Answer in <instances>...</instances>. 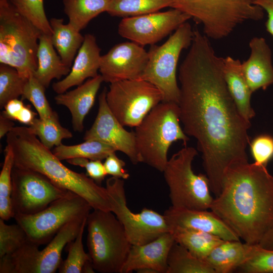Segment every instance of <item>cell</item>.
Wrapping results in <instances>:
<instances>
[{
    "mask_svg": "<svg viewBox=\"0 0 273 273\" xmlns=\"http://www.w3.org/2000/svg\"><path fill=\"white\" fill-rule=\"evenodd\" d=\"M223 58L209 38L196 28L192 43L179 68L178 107L183 130L194 138L211 192L221 190L227 171L248 162L250 121L239 111L223 73Z\"/></svg>",
    "mask_w": 273,
    "mask_h": 273,
    "instance_id": "6da1fadb",
    "label": "cell"
},
{
    "mask_svg": "<svg viewBox=\"0 0 273 273\" xmlns=\"http://www.w3.org/2000/svg\"><path fill=\"white\" fill-rule=\"evenodd\" d=\"M210 210L245 243L258 244L273 226V176L254 162L232 166Z\"/></svg>",
    "mask_w": 273,
    "mask_h": 273,
    "instance_id": "7a4b0ae2",
    "label": "cell"
},
{
    "mask_svg": "<svg viewBox=\"0 0 273 273\" xmlns=\"http://www.w3.org/2000/svg\"><path fill=\"white\" fill-rule=\"evenodd\" d=\"M7 145L13 151L14 166L34 170L59 187L85 199L93 209L111 211L106 188L87 174L73 171L64 165L26 126H16L6 135Z\"/></svg>",
    "mask_w": 273,
    "mask_h": 273,
    "instance_id": "3957f363",
    "label": "cell"
},
{
    "mask_svg": "<svg viewBox=\"0 0 273 273\" xmlns=\"http://www.w3.org/2000/svg\"><path fill=\"white\" fill-rule=\"evenodd\" d=\"M178 105L162 102L135 127L136 148L140 162L163 172L168 162L167 153L173 143L190 139L180 125Z\"/></svg>",
    "mask_w": 273,
    "mask_h": 273,
    "instance_id": "277c9868",
    "label": "cell"
},
{
    "mask_svg": "<svg viewBox=\"0 0 273 273\" xmlns=\"http://www.w3.org/2000/svg\"><path fill=\"white\" fill-rule=\"evenodd\" d=\"M43 33L22 14L12 0H0V62L26 78L37 68V53Z\"/></svg>",
    "mask_w": 273,
    "mask_h": 273,
    "instance_id": "5b68a950",
    "label": "cell"
},
{
    "mask_svg": "<svg viewBox=\"0 0 273 273\" xmlns=\"http://www.w3.org/2000/svg\"><path fill=\"white\" fill-rule=\"evenodd\" d=\"M255 0H174L172 8L190 15L203 27L209 38L219 40L230 35L248 21L264 17L263 9Z\"/></svg>",
    "mask_w": 273,
    "mask_h": 273,
    "instance_id": "8992f818",
    "label": "cell"
},
{
    "mask_svg": "<svg viewBox=\"0 0 273 273\" xmlns=\"http://www.w3.org/2000/svg\"><path fill=\"white\" fill-rule=\"evenodd\" d=\"M86 224V245L95 270L121 273L132 245L122 224L112 212L93 209Z\"/></svg>",
    "mask_w": 273,
    "mask_h": 273,
    "instance_id": "52a82bcc",
    "label": "cell"
},
{
    "mask_svg": "<svg viewBox=\"0 0 273 273\" xmlns=\"http://www.w3.org/2000/svg\"><path fill=\"white\" fill-rule=\"evenodd\" d=\"M197 150L186 146L168 159L163 171L171 206L176 209L210 210L214 198L206 174H196L192 162Z\"/></svg>",
    "mask_w": 273,
    "mask_h": 273,
    "instance_id": "ba28073f",
    "label": "cell"
},
{
    "mask_svg": "<svg viewBox=\"0 0 273 273\" xmlns=\"http://www.w3.org/2000/svg\"><path fill=\"white\" fill-rule=\"evenodd\" d=\"M194 29L186 22L162 45H152L149 60L140 79L148 81L162 93L163 102L178 104L180 89L176 79V68L181 51L190 47Z\"/></svg>",
    "mask_w": 273,
    "mask_h": 273,
    "instance_id": "9c48e42d",
    "label": "cell"
},
{
    "mask_svg": "<svg viewBox=\"0 0 273 273\" xmlns=\"http://www.w3.org/2000/svg\"><path fill=\"white\" fill-rule=\"evenodd\" d=\"M87 218L64 225L42 250L29 241L14 253L0 258V273H54L62 260L63 248L74 240Z\"/></svg>",
    "mask_w": 273,
    "mask_h": 273,
    "instance_id": "30bf717a",
    "label": "cell"
},
{
    "mask_svg": "<svg viewBox=\"0 0 273 273\" xmlns=\"http://www.w3.org/2000/svg\"><path fill=\"white\" fill-rule=\"evenodd\" d=\"M92 209L83 198L71 191L53 201L44 210L32 215L16 214L14 218L28 239L39 246L49 243L67 223L87 218Z\"/></svg>",
    "mask_w": 273,
    "mask_h": 273,
    "instance_id": "8fae6325",
    "label": "cell"
},
{
    "mask_svg": "<svg viewBox=\"0 0 273 273\" xmlns=\"http://www.w3.org/2000/svg\"><path fill=\"white\" fill-rule=\"evenodd\" d=\"M163 97L150 82L141 79L111 83L106 93L109 109L124 126L136 127Z\"/></svg>",
    "mask_w": 273,
    "mask_h": 273,
    "instance_id": "7c38bea8",
    "label": "cell"
},
{
    "mask_svg": "<svg viewBox=\"0 0 273 273\" xmlns=\"http://www.w3.org/2000/svg\"><path fill=\"white\" fill-rule=\"evenodd\" d=\"M111 212L123 225L131 245L144 244L171 232V228L164 214L144 208L134 213L127 205L124 179L112 176L106 182Z\"/></svg>",
    "mask_w": 273,
    "mask_h": 273,
    "instance_id": "4fadbf2b",
    "label": "cell"
},
{
    "mask_svg": "<svg viewBox=\"0 0 273 273\" xmlns=\"http://www.w3.org/2000/svg\"><path fill=\"white\" fill-rule=\"evenodd\" d=\"M12 178L14 216L38 213L69 191L59 187L39 172L14 166Z\"/></svg>",
    "mask_w": 273,
    "mask_h": 273,
    "instance_id": "5bb4252c",
    "label": "cell"
},
{
    "mask_svg": "<svg viewBox=\"0 0 273 273\" xmlns=\"http://www.w3.org/2000/svg\"><path fill=\"white\" fill-rule=\"evenodd\" d=\"M191 19L176 9L123 18L118 32L123 37L141 46L154 45Z\"/></svg>",
    "mask_w": 273,
    "mask_h": 273,
    "instance_id": "9a60e30c",
    "label": "cell"
},
{
    "mask_svg": "<svg viewBox=\"0 0 273 273\" xmlns=\"http://www.w3.org/2000/svg\"><path fill=\"white\" fill-rule=\"evenodd\" d=\"M107 91L105 88L99 96L98 114L83 140L104 143L116 151L125 154L133 164L136 165L141 162L136 148L134 132L125 129L111 112L106 101Z\"/></svg>",
    "mask_w": 273,
    "mask_h": 273,
    "instance_id": "2e32d148",
    "label": "cell"
},
{
    "mask_svg": "<svg viewBox=\"0 0 273 273\" xmlns=\"http://www.w3.org/2000/svg\"><path fill=\"white\" fill-rule=\"evenodd\" d=\"M149 60L148 52L131 42L118 43L101 56L99 71L103 80L110 83L140 79Z\"/></svg>",
    "mask_w": 273,
    "mask_h": 273,
    "instance_id": "e0dca14e",
    "label": "cell"
},
{
    "mask_svg": "<svg viewBox=\"0 0 273 273\" xmlns=\"http://www.w3.org/2000/svg\"><path fill=\"white\" fill-rule=\"evenodd\" d=\"M174 242L173 234L168 232L149 243L132 245L121 273H167L168 256Z\"/></svg>",
    "mask_w": 273,
    "mask_h": 273,
    "instance_id": "ac0fdd59",
    "label": "cell"
},
{
    "mask_svg": "<svg viewBox=\"0 0 273 273\" xmlns=\"http://www.w3.org/2000/svg\"><path fill=\"white\" fill-rule=\"evenodd\" d=\"M163 214L171 232L174 228L190 229L215 235L224 241H240L237 235L211 210L176 209L170 206Z\"/></svg>",
    "mask_w": 273,
    "mask_h": 273,
    "instance_id": "d6986e66",
    "label": "cell"
},
{
    "mask_svg": "<svg viewBox=\"0 0 273 273\" xmlns=\"http://www.w3.org/2000/svg\"><path fill=\"white\" fill-rule=\"evenodd\" d=\"M100 52L95 36L86 34L70 72L62 80L53 83V90L58 94H62L72 86L81 85L86 79L97 76L100 65Z\"/></svg>",
    "mask_w": 273,
    "mask_h": 273,
    "instance_id": "ffe728a7",
    "label": "cell"
},
{
    "mask_svg": "<svg viewBox=\"0 0 273 273\" xmlns=\"http://www.w3.org/2000/svg\"><path fill=\"white\" fill-rule=\"evenodd\" d=\"M249 46L250 56L242 63L244 75L252 93L259 89L265 90L273 84L271 51L261 37H253Z\"/></svg>",
    "mask_w": 273,
    "mask_h": 273,
    "instance_id": "44dd1931",
    "label": "cell"
},
{
    "mask_svg": "<svg viewBox=\"0 0 273 273\" xmlns=\"http://www.w3.org/2000/svg\"><path fill=\"white\" fill-rule=\"evenodd\" d=\"M101 74L88 78L76 88L55 97L56 103L67 107L71 115L74 131L81 132L84 129V120L93 107L96 95L103 82Z\"/></svg>",
    "mask_w": 273,
    "mask_h": 273,
    "instance_id": "7402d4cb",
    "label": "cell"
},
{
    "mask_svg": "<svg viewBox=\"0 0 273 273\" xmlns=\"http://www.w3.org/2000/svg\"><path fill=\"white\" fill-rule=\"evenodd\" d=\"M223 73L231 97L239 111L246 120L250 121L255 115L251 105L253 93L244 75L242 63L231 56L223 58Z\"/></svg>",
    "mask_w": 273,
    "mask_h": 273,
    "instance_id": "603a6c76",
    "label": "cell"
},
{
    "mask_svg": "<svg viewBox=\"0 0 273 273\" xmlns=\"http://www.w3.org/2000/svg\"><path fill=\"white\" fill-rule=\"evenodd\" d=\"M37 58V68L33 75L46 88L53 79H60L70 71L55 50L50 35L42 33L40 37Z\"/></svg>",
    "mask_w": 273,
    "mask_h": 273,
    "instance_id": "cb8c5ba5",
    "label": "cell"
},
{
    "mask_svg": "<svg viewBox=\"0 0 273 273\" xmlns=\"http://www.w3.org/2000/svg\"><path fill=\"white\" fill-rule=\"evenodd\" d=\"M253 245L240 241H224L213 249L205 260L215 273L231 272L250 256Z\"/></svg>",
    "mask_w": 273,
    "mask_h": 273,
    "instance_id": "d4e9b609",
    "label": "cell"
},
{
    "mask_svg": "<svg viewBox=\"0 0 273 273\" xmlns=\"http://www.w3.org/2000/svg\"><path fill=\"white\" fill-rule=\"evenodd\" d=\"M49 21L53 30L52 44L63 62L71 68L76 53L83 43L84 36L69 23L64 24L62 18H52Z\"/></svg>",
    "mask_w": 273,
    "mask_h": 273,
    "instance_id": "484cf974",
    "label": "cell"
},
{
    "mask_svg": "<svg viewBox=\"0 0 273 273\" xmlns=\"http://www.w3.org/2000/svg\"><path fill=\"white\" fill-rule=\"evenodd\" d=\"M171 232L175 242L204 260L214 248L224 241L215 235L193 229L174 228Z\"/></svg>",
    "mask_w": 273,
    "mask_h": 273,
    "instance_id": "4316f807",
    "label": "cell"
},
{
    "mask_svg": "<svg viewBox=\"0 0 273 273\" xmlns=\"http://www.w3.org/2000/svg\"><path fill=\"white\" fill-rule=\"evenodd\" d=\"M111 0H63L64 12L69 23L80 31L89 22L107 12Z\"/></svg>",
    "mask_w": 273,
    "mask_h": 273,
    "instance_id": "83f0119b",
    "label": "cell"
},
{
    "mask_svg": "<svg viewBox=\"0 0 273 273\" xmlns=\"http://www.w3.org/2000/svg\"><path fill=\"white\" fill-rule=\"evenodd\" d=\"M167 264V273H215L205 260L194 256L175 241L169 251Z\"/></svg>",
    "mask_w": 273,
    "mask_h": 273,
    "instance_id": "f1b7e54d",
    "label": "cell"
},
{
    "mask_svg": "<svg viewBox=\"0 0 273 273\" xmlns=\"http://www.w3.org/2000/svg\"><path fill=\"white\" fill-rule=\"evenodd\" d=\"M60 160L74 158H83L90 160H103L116 150L110 146L96 140H86L75 145L61 144L52 151Z\"/></svg>",
    "mask_w": 273,
    "mask_h": 273,
    "instance_id": "f546056e",
    "label": "cell"
},
{
    "mask_svg": "<svg viewBox=\"0 0 273 273\" xmlns=\"http://www.w3.org/2000/svg\"><path fill=\"white\" fill-rule=\"evenodd\" d=\"M28 128L41 143L50 150L54 146L62 144L63 140L73 136L68 129L61 125L55 111L48 118H35Z\"/></svg>",
    "mask_w": 273,
    "mask_h": 273,
    "instance_id": "4dcf8cb0",
    "label": "cell"
},
{
    "mask_svg": "<svg viewBox=\"0 0 273 273\" xmlns=\"http://www.w3.org/2000/svg\"><path fill=\"white\" fill-rule=\"evenodd\" d=\"M174 0H111L107 12L111 16L129 17L172 7Z\"/></svg>",
    "mask_w": 273,
    "mask_h": 273,
    "instance_id": "1f68e13d",
    "label": "cell"
},
{
    "mask_svg": "<svg viewBox=\"0 0 273 273\" xmlns=\"http://www.w3.org/2000/svg\"><path fill=\"white\" fill-rule=\"evenodd\" d=\"M14 158L12 148L8 145L5 149V158L0 173V218L5 221L14 218L12 201V173Z\"/></svg>",
    "mask_w": 273,
    "mask_h": 273,
    "instance_id": "d6a6232c",
    "label": "cell"
},
{
    "mask_svg": "<svg viewBox=\"0 0 273 273\" xmlns=\"http://www.w3.org/2000/svg\"><path fill=\"white\" fill-rule=\"evenodd\" d=\"M28 78L21 76L17 70L10 66L0 65V107L10 100L21 96Z\"/></svg>",
    "mask_w": 273,
    "mask_h": 273,
    "instance_id": "836d02e7",
    "label": "cell"
},
{
    "mask_svg": "<svg viewBox=\"0 0 273 273\" xmlns=\"http://www.w3.org/2000/svg\"><path fill=\"white\" fill-rule=\"evenodd\" d=\"M86 221L83 223L76 238L68 244V256L61 262L58 268L60 273H82L84 266L92 262L89 253L84 251L82 242Z\"/></svg>",
    "mask_w": 273,
    "mask_h": 273,
    "instance_id": "e575fe53",
    "label": "cell"
},
{
    "mask_svg": "<svg viewBox=\"0 0 273 273\" xmlns=\"http://www.w3.org/2000/svg\"><path fill=\"white\" fill-rule=\"evenodd\" d=\"M29 241L19 224H8L0 218V258L14 253Z\"/></svg>",
    "mask_w": 273,
    "mask_h": 273,
    "instance_id": "d590c367",
    "label": "cell"
},
{
    "mask_svg": "<svg viewBox=\"0 0 273 273\" xmlns=\"http://www.w3.org/2000/svg\"><path fill=\"white\" fill-rule=\"evenodd\" d=\"M18 11L43 33L51 36L53 30L43 7V0H12Z\"/></svg>",
    "mask_w": 273,
    "mask_h": 273,
    "instance_id": "8d00e7d4",
    "label": "cell"
},
{
    "mask_svg": "<svg viewBox=\"0 0 273 273\" xmlns=\"http://www.w3.org/2000/svg\"><path fill=\"white\" fill-rule=\"evenodd\" d=\"M46 87L34 76L31 75L28 79L22 100L26 99L33 105L36 110L39 118L44 119L51 116L54 113L45 95Z\"/></svg>",
    "mask_w": 273,
    "mask_h": 273,
    "instance_id": "74e56055",
    "label": "cell"
},
{
    "mask_svg": "<svg viewBox=\"0 0 273 273\" xmlns=\"http://www.w3.org/2000/svg\"><path fill=\"white\" fill-rule=\"evenodd\" d=\"M238 269L245 273H273V250L253 245L250 256Z\"/></svg>",
    "mask_w": 273,
    "mask_h": 273,
    "instance_id": "f35d334b",
    "label": "cell"
},
{
    "mask_svg": "<svg viewBox=\"0 0 273 273\" xmlns=\"http://www.w3.org/2000/svg\"><path fill=\"white\" fill-rule=\"evenodd\" d=\"M254 163L266 166L273 158V136L262 134L255 137L249 143Z\"/></svg>",
    "mask_w": 273,
    "mask_h": 273,
    "instance_id": "ab89813d",
    "label": "cell"
},
{
    "mask_svg": "<svg viewBox=\"0 0 273 273\" xmlns=\"http://www.w3.org/2000/svg\"><path fill=\"white\" fill-rule=\"evenodd\" d=\"M66 161L71 165L84 168L87 175L98 185H101L107 175L104 164L101 160H94L83 158H74Z\"/></svg>",
    "mask_w": 273,
    "mask_h": 273,
    "instance_id": "60d3db41",
    "label": "cell"
},
{
    "mask_svg": "<svg viewBox=\"0 0 273 273\" xmlns=\"http://www.w3.org/2000/svg\"><path fill=\"white\" fill-rule=\"evenodd\" d=\"M115 152L111 153L105 158L103 164L106 173L115 177L127 179L130 175L124 168L125 163L118 157Z\"/></svg>",
    "mask_w": 273,
    "mask_h": 273,
    "instance_id": "b9f144b4",
    "label": "cell"
},
{
    "mask_svg": "<svg viewBox=\"0 0 273 273\" xmlns=\"http://www.w3.org/2000/svg\"><path fill=\"white\" fill-rule=\"evenodd\" d=\"M25 105L22 100L18 99H13L4 106V110L2 112L10 119L17 120Z\"/></svg>",
    "mask_w": 273,
    "mask_h": 273,
    "instance_id": "7bdbcfd3",
    "label": "cell"
},
{
    "mask_svg": "<svg viewBox=\"0 0 273 273\" xmlns=\"http://www.w3.org/2000/svg\"><path fill=\"white\" fill-rule=\"evenodd\" d=\"M254 4L259 6L267 14L265 22L266 31L273 37V2L269 0H255Z\"/></svg>",
    "mask_w": 273,
    "mask_h": 273,
    "instance_id": "ee69618b",
    "label": "cell"
},
{
    "mask_svg": "<svg viewBox=\"0 0 273 273\" xmlns=\"http://www.w3.org/2000/svg\"><path fill=\"white\" fill-rule=\"evenodd\" d=\"M14 125L13 120L2 112L0 115V138L7 135L15 127Z\"/></svg>",
    "mask_w": 273,
    "mask_h": 273,
    "instance_id": "f6af8a7d",
    "label": "cell"
},
{
    "mask_svg": "<svg viewBox=\"0 0 273 273\" xmlns=\"http://www.w3.org/2000/svg\"><path fill=\"white\" fill-rule=\"evenodd\" d=\"M258 244L263 248L273 250V226L266 233Z\"/></svg>",
    "mask_w": 273,
    "mask_h": 273,
    "instance_id": "bcb514c9",
    "label": "cell"
},
{
    "mask_svg": "<svg viewBox=\"0 0 273 273\" xmlns=\"http://www.w3.org/2000/svg\"><path fill=\"white\" fill-rule=\"evenodd\" d=\"M269 1H271V2H273V0H269Z\"/></svg>",
    "mask_w": 273,
    "mask_h": 273,
    "instance_id": "7dc6e473",
    "label": "cell"
}]
</instances>
